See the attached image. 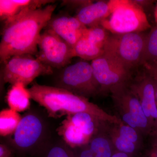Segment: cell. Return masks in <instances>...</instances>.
<instances>
[{
	"label": "cell",
	"instance_id": "obj_16",
	"mask_svg": "<svg viewBox=\"0 0 157 157\" xmlns=\"http://www.w3.org/2000/svg\"><path fill=\"white\" fill-rule=\"evenodd\" d=\"M103 122L92 137L89 143L94 157H112L116 150L111 140L104 130Z\"/></svg>",
	"mask_w": 157,
	"mask_h": 157
},
{
	"label": "cell",
	"instance_id": "obj_14",
	"mask_svg": "<svg viewBox=\"0 0 157 157\" xmlns=\"http://www.w3.org/2000/svg\"><path fill=\"white\" fill-rule=\"evenodd\" d=\"M112 11L111 0L89 2L79 9L76 16L87 28L100 25L101 22L111 14Z\"/></svg>",
	"mask_w": 157,
	"mask_h": 157
},
{
	"label": "cell",
	"instance_id": "obj_29",
	"mask_svg": "<svg viewBox=\"0 0 157 157\" xmlns=\"http://www.w3.org/2000/svg\"><path fill=\"white\" fill-rule=\"evenodd\" d=\"M136 156L131 155L127 154L124 153L116 151L114 154L113 155L112 157H139Z\"/></svg>",
	"mask_w": 157,
	"mask_h": 157
},
{
	"label": "cell",
	"instance_id": "obj_11",
	"mask_svg": "<svg viewBox=\"0 0 157 157\" xmlns=\"http://www.w3.org/2000/svg\"><path fill=\"white\" fill-rule=\"evenodd\" d=\"M128 85L140 101L153 133L157 130V107L151 75L145 69L142 73L133 76Z\"/></svg>",
	"mask_w": 157,
	"mask_h": 157
},
{
	"label": "cell",
	"instance_id": "obj_9",
	"mask_svg": "<svg viewBox=\"0 0 157 157\" xmlns=\"http://www.w3.org/2000/svg\"><path fill=\"white\" fill-rule=\"evenodd\" d=\"M38 48L37 58L52 68H64L75 57L73 47L49 29L41 33Z\"/></svg>",
	"mask_w": 157,
	"mask_h": 157
},
{
	"label": "cell",
	"instance_id": "obj_24",
	"mask_svg": "<svg viewBox=\"0 0 157 157\" xmlns=\"http://www.w3.org/2000/svg\"><path fill=\"white\" fill-rule=\"evenodd\" d=\"M139 157H157V147L149 144V146L144 148Z\"/></svg>",
	"mask_w": 157,
	"mask_h": 157
},
{
	"label": "cell",
	"instance_id": "obj_3",
	"mask_svg": "<svg viewBox=\"0 0 157 157\" xmlns=\"http://www.w3.org/2000/svg\"><path fill=\"white\" fill-rule=\"evenodd\" d=\"M112 11L101 26L113 34L142 33L151 25L143 8L135 1L111 0Z\"/></svg>",
	"mask_w": 157,
	"mask_h": 157
},
{
	"label": "cell",
	"instance_id": "obj_17",
	"mask_svg": "<svg viewBox=\"0 0 157 157\" xmlns=\"http://www.w3.org/2000/svg\"><path fill=\"white\" fill-rule=\"evenodd\" d=\"M31 99L28 89L21 83L12 85L7 94V101L9 107L17 112L28 109Z\"/></svg>",
	"mask_w": 157,
	"mask_h": 157
},
{
	"label": "cell",
	"instance_id": "obj_20",
	"mask_svg": "<svg viewBox=\"0 0 157 157\" xmlns=\"http://www.w3.org/2000/svg\"><path fill=\"white\" fill-rule=\"evenodd\" d=\"M157 63V26L146 35L142 58V65Z\"/></svg>",
	"mask_w": 157,
	"mask_h": 157
},
{
	"label": "cell",
	"instance_id": "obj_27",
	"mask_svg": "<svg viewBox=\"0 0 157 157\" xmlns=\"http://www.w3.org/2000/svg\"><path fill=\"white\" fill-rule=\"evenodd\" d=\"M149 143L157 147V130L152 133L149 136Z\"/></svg>",
	"mask_w": 157,
	"mask_h": 157
},
{
	"label": "cell",
	"instance_id": "obj_2",
	"mask_svg": "<svg viewBox=\"0 0 157 157\" xmlns=\"http://www.w3.org/2000/svg\"><path fill=\"white\" fill-rule=\"evenodd\" d=\"M31 98L44 107L49 116L61 117L78 113H87L100 121L109 124H121L120 119L107 113L88 99L67 90L34 83L28 89Z\"/></svg>",
	"mask_w": 157,
	"mask_h": 157
},
{
	"label": "cell",
	"instance_id": "obj_26",
	"mask_svg": "<svg viewBox=\"0 0 157 157\" xmlns=\"http://www.w3.org/2000/svg\"><path fill=\"white\" fill-rule=\"evenodd\" d=\"M144 67L149 72L157 76V63L151 65H146Z\"/></svg>",
	"mask_w": 157,
	"mask_h": 157
},
{
	"label": "cell",
	"instance_id": "obj_18",
	"mask_svg": "<svg viewBox=\"0 0 157 157\" xmlns=\"http://www.w3.org/2000/svg\"><path fill=\"white\" fill-rule=\"evenodd\" d=\"M74 57L86 61H92L104 53V49L82 36L73 48Z\"/></svg>",
	"mask_w": 157,
	"mask_h": 157
},
{
	"label": "cell",
	"instance_id": "obj_25",
	"mask_svg": "<svg viewBox=\"0 0 157 157\" xmlns=\"http://www.w3.org/2000/svg\"><path fill=\"white\" fill-rule=\"evenodd\" d=\"M12 151L7 145H0V157H12Z\"/></svg>",
	"mask_w": 157,
	"mask_h": 157
},
{
	"label": "cell",
	"instance_id": "obj_1",
	"mask_svg": "<svg viewBox=\"0 0 157 157\" xmlns=\"http://www.w3.org/2000/svg\"><path fill=\"white\" fill-rule=\"evenodd\" d=\"M56 5L27 9L5 21L0 43V61L5 63L11 57L38 52L42 29L52 17Z\"/></svg>",
	"mask_w": 157,
	"mask_h": 157
},
{
	"label": "cell",
	"instance_id": "obj_12",
	"mask_svg": "<svg viewBox=\"0 0 157 157\" xmlns=\"http://www.w3.org/2000/svg\"><path fill=\"white\" fill-rule=\"evenodd\" d=\"M44 129L43 122L38 115L32 113L25 114L12 134L13 145L21 151L30 150L40 140Z\"/></svg>",
	"mask_w": 157,
	"mask_h": 157
},
{
	"label": "cell",
	"instance_id": "obj_8",
	"mask_svg": "<svg viewBox=\"0 0 157 157\" xmlns=\"http://www.w3.org/2000/svg\"><path fill=\"white\" fill-rule=\"evenodd\" d=\"M101 122L87 113H78L67 116L58 128L57 132L66 144L74 149L88 144Z\"/></svg>",
	"mask_w": 157,
	"mask_h": 157
},
{
	"label": "cell",
	"instance_id": "obj_4",
	"mask_svg": "<svg viewBox=\"0 0 157 157\" xmlns=\"http://www.w3.org/2000/svg\"><path fill=\"white\" fill-rule=\"evenodd\" d=\"M146 35L142 33L109 35L104 47V54L128 70L142 65Z\"/></svg>",
	"mask_w": 157,
	"mask_h": 157
},
{
	"label": "cell",
	"instance_id": "obj_23",
	"mask_svg": "<svg viewBox=\"0 0 157 157\" xmlns=\"http://www.w3.org/2000/svg\"><path fill=\"white\" fill-rule=\"evenodd\" d=\"M73 149L76 157H94L89 144Z\"/></svg>",
	"mask_w": 157,
	"mask_h": 157
},
{
	"label": "cell",
	"instance_id": "obj_19",
	"mask_svg": "<svg viewBox=\"0 0 157 157\" xmlns=\"http://www.w3.org/2000/svg\"><path fill=\"white\" fill-rule=\"evenodd\" d=\"M18 112L6 109L0 112V135L7 136L14 133L21 119Z\"/></svg>",
	"mask_w": 157,
	"mask_h": 157
},
{
	"label": "cell",
	"instance_id": "obj_21",
	"mask_svg": "<svg viewBox=\"0 0 157 157\" xmlns=\"http://www.w3.org/2000/svg\"><path fill=\"white\" fill-rule=\"evenodd\" d=\"M113 128L121 137L134 143L140 148L144 149L143 140L144 137L137 130L122 123L121 124H113Z\"/></svg>",
	"mask_w": 157,
	"mask_h": 157
},
{
	"label": "cell",
	"instance_id": "obj_15",
	"mask_svg": "<svg viewBox=\"0 0 157 157\" xmlns=\"http://www.w3.org/2000/svg\"><path fill=\"white\" fill-rule=\"evenodd\" d=\"M54 2L50 0H1V19L6 21L25 10L39 9Z\"/></svg>",
	"mask_w": 157,
	"mask_h": 157
},
{
	"label": "cell",
	"instance_id": "obj_7",
	"mask_svg": "<svg viewBox=\"0 0 157 157\" xmlns=\"http://www.w3.org/2000/svg\"><path fill=\"white\" fill-rule=\"evenodd\" d=\"M4 64L2 72L3 81L12 85L21 83L26 86L38 76L53 73L52 68L32 55L13 56Z\"/></svg>",
	"mask_w": 157,
	"mask_h": 157
},
{
	"label": "cell",
	"instance_id": "obj_28",
	"mask_svg": "<svg viewBox=\"0 0 157 157\" xmlns=\"http://www.w3.org/2000/svg\"><path fill=\"white\" fill-rule=\"evenodd\" d=\"M148 72L150 74V75H151L153 81L154 85L155 88V95L156 102L157 107V76L150 73L148 71Z\"/></svg>",
	"mask_w": 157,
	"mask_h": 157
},
{
	"label": "cell",
	"instance_id": "obj_30",
	"mask_svg": "<svg viewBox=\"0 0 157 157\" xmlns=\"http://www.w3.org/2000/svg\"><path fill=\"white\" fill-rule=\"evenodd\" d=\"M154 17L155 19V21L157 25V4L156 6L154 12Z\"/></svg>",
	"mask_w": 157,
	"mask_h": 157
},
{
	"label": "cell",
	"instance_id": "obj_5",
	"mask_svg": "<svg viewBox=\"0 0 157 157\" xmlns=\"http://www.w3.org/2000/svg\"><path fill=\"white\" fill-rule=\"evenodd\" d=\"M114 108L123 123L134 128L145 138L152 132L138 98L128 83L116 87L110 92Z\"/></svg>",
	"mask_w": 157,
	"mask_h": 157
},
{
	"label": "cell",
	"instance_id": "obj_6",
	"mask_svg": "<svg viewBox=\"0 0 157 157\" xmlns=\"http://www.w3.org/2000/svg\"><path fill=\"white\" fill-rule=\"evenodd\" d=\"M56 87L87 99L101 93L91 65L84 60L64 68L58 77Z\"/></svg>",
	"mask_w": 157,
	"mask_h": 157
},
{
	"label": "cell",
	"instance_id": "obj_22",
	"mask_svg": "<svg viewBox=\"0 0 157 157\" xmlns=\"http://www.w3.org/2000/svg\"><path fill=\"white\" fill-rule=\"evenodd\" d=\"M46 157H76L73 149L67 145L57 144L49 149Z\"/></svg>",
	"mask_w": 157,
	"mask_h": 157
},
{
	"label": "cell",
	"instance_id": "obj_13",
	"mask_svg": "<svg viewBox=\"0 0 157 157\" xmlns=\"http://www.w3.org/2000/svg\"><path fill=\"white\" fill-rule=\"evenodd\" d=\"M87 28L76 16L69 15L52 17L45 27L54 32L73 48Z\"/></svg>",
	"mask_w": 157,
	"mask_h": 157
},
{
	"label": "cell",
	"instance_id": "obj_10",
	"mask_svg": "<svg viewBox=\"0 0 157 157\" xmlns=\"http://www.w3.org/2000/svg\"><path fill=\"white\" fill-rule=\"evenodd\" d=\"M91 65L102 94L128 83L133 76L132 71L104 54L92 61Z\"/></svg>",
	"mask_w": 157,
	"mask_h": 157
}]
</instances>
